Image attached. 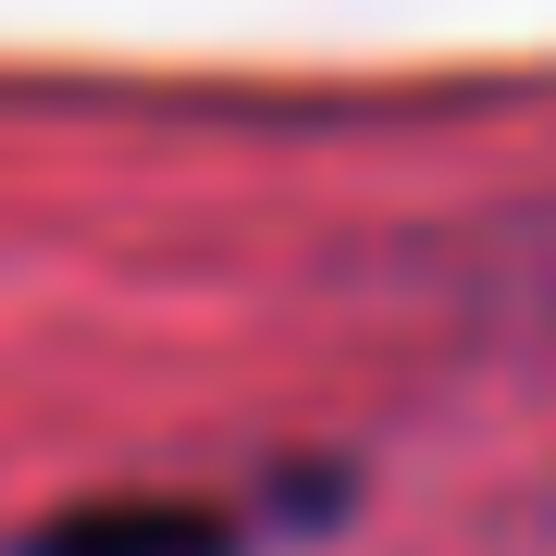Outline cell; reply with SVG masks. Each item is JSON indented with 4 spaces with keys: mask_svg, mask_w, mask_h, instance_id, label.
I'll use <instances>...</instances> for the list:
<instances>
[{
    "mask_svg": "<svg viewBox=\"0 0 556 556\" xmlns=\"http://www.w3.org/2000/svg\"><path fill=\"white\" fill-rule=\"evenodd\" d=\"M13 556H248V519L211 495H87L38 519Z\"/></svg>",
    "mask_w": 556,
    "mask_h": 556,
    "instance_id": "1",
    "label": "cell"
}]
</instances>
